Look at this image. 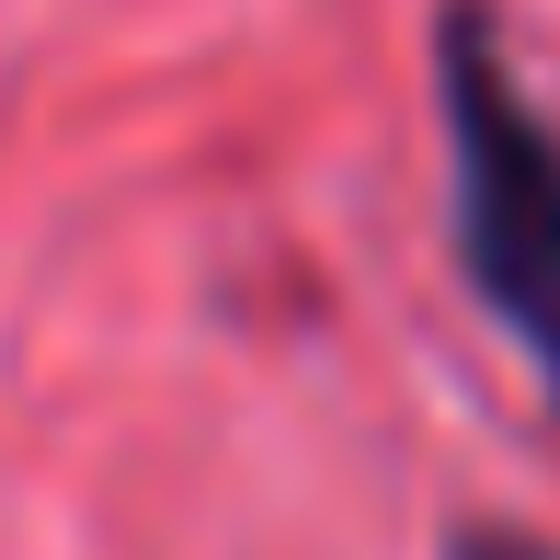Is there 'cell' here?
Returning a JSON list of instances; mask_svg holds the SVG:
<instances>
[{
    "mask_svg": "<svg viewBox=\"0 0 560 560\" xmlns=\"http://www.w3.org/2000/svg\"><path fill=\"white\" fill-rule=\"evenodd\" d=\"M435 69V126H446V252L457 287L492 310V332L526 354L560 435V126L503 58L492 0H435L423 23Z\"/></svg>",
    "mask_w": 560,
    "mask_h": 560,
    "instance_id": "6da1fadb",
    "label": "cell"
},
{
    "mask_svg": "<svg viewBox=\"0 0 560 560\" xmlns=\"http://www.w3.org/2000/svg\"><path fill=\"white\" fill-rule=\"evenodd\" d=\"M435 560H560V538H538L526 515H446Z\"/></svg>",
    "mask_w": 560,
    "mask_h": 560,
    "instance_id": "7a4b0ae2",
    "label": "cell"
}]
</instances>
